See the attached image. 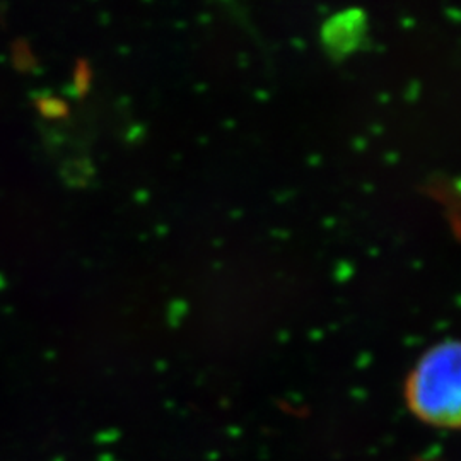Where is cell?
<instances>
[{
    "instance_id": "obj_1",
    "label": "cell",
    "mask_w": 461,
    "mask_h": 461,
    "mask_svg": "<svg viewBox=\"0 0 461 461\" xmlns=\"http://www.w3.org/2000/svg\"><path fill=\"white\" fill-rule=\"evenodd\" d=\"M412 412L436 428H461V340L430 347L407 381Z\"/></svg>"
}]
</instances>
